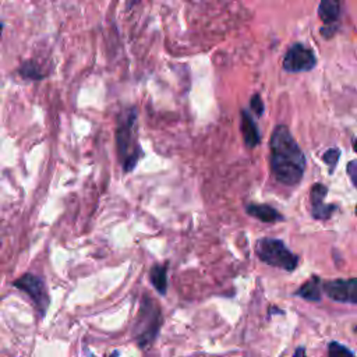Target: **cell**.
I'll return each mask as SVG.
<instances>
[{
	"label": "cell",
	"mask_w": 357,
	"mask_h": 357,
	"mask_svg": "<svg viewBox=\"0 0 357 357\" xmlns=\"http://www.w3.org/2000/svg\"><path fill=\"white\" fill-rule=\"evenodd\" d=\"M326 194H328V188L321 183H315L311 187L310 199H311V206H312V216L315 219H319V220L329 219L337 208L335 204H329V205L324 204Z\"/></svg>",
	"instance_id": "ba28073f"
},
{
	"label": "cell",
	"mask_w": 357,
	"mask_h": 357,
	"mask_svg": "<svg viewBox=\"0 0 357 357\" xmlns=\"http://www.w3.org/2000/svg\"><path fill=\"white\" fill-rule=\"evenodd\" d=\"M106 357H119V353H117V351H114L113 354H109V356H106Z\"/></svg>",
	"instance_id": "44dd1931"
},
{
	"label": "cell",
	"mask_w": 357,
	"mask_h": 357,
	"mask_svg": "<svg viewBox=\"0 0 357 357\" xmlns=\"http://www.w3.org/2000/svg\"><path fill=\"white\" fill-rule=\"evenodd\" d=\"M135 117H137V113L134 109H131L119 123V127L116 131L117 151H119V156L121 159L124 172H131L141 158L139 156L141 148L135 142V135H134Z\"/></svg>",
	"instance_id": "3957f363"
},
{
	"label": "cell",
	"mask_w": 357,
	"mask_h": 357,
	"mask_svg": "<svg viewBox=\"0 0 357 357\" xmlns=\"http://www.w3.org/2000/svg\"><path fill=\"white\" fill-rule=\"evenodd\" d=\"M325 294L339 303H350L357 305V278L335 279L325 282L322 286Z\"/></svg>",
	"instance_id": "52a82bcc"
},
{
	"label": "cell",
	"mask_w": 357,
	"mask_h": 357,
	"mask_svg": "<svg viewBox=\"0 0 357 357\" xmlns=\"http://www.w3.org/2000/svg\"><path fill=\"white\" fill-rule=\"evenodd\" d=\"M356 215H357V206H356Z\"/></svg>",
	"instance_id": "7402d4cb"
},
{
	"label": "cell",
	"mask_w": 357,
	"mask_h": 357,
	"mask_svg": "<svg viewBox=\"0 0 357 357\" xmlns=\"http://www.w3.org/2000/svg\"><path fill=\"white\" fill-rule=\"evenodd\" d=\"M162 312L159 305L148 296H144L134 324V339L141 349H148L159 335Z\"/></svg>",
	"instance_id": "7a4b0ae2"
},
{
	"label": "cell",
	"mask_w": 357,
	"mask_h": 357,
	"mask_svg": "<svg viewBox=\"0 0 357 357\" xmlns=\"http://www.w3.org/2000/svg\"><path fill=\"white\" fill-rule=\"evenodd\" d=\"M293 357H307V353H305V349L303 346H298L296 350H294V354Z\"/></svg>",
	"instance_id": "d6986e66"
},
{
	"label": "cell",
	"mask_w": 357,
	"mask_h": 357,
	"mask_svg": "<svg viewBox=\"0 0 357 357\" xmlns=\"http://www.w3.org/2000/svg\"><path fill=\"white\" fill-rule=\"evenodd\" d=\"M166 266L165 265H153L149 271V279L153 287L159 294H166L167 289V276H166Z\"/></svg>",
	"instance_id": "4fadbf2b"
},
{
	"label": "cell",
	"mask_w": 357,
	"mask_h": 357,
	"mask_svg": "<svg viewBox=\"0 0 357 357\" xmlns=\"http://www.w3.org/2000/svg\"><path fill=\"white\" fill-rule=\"evenodd\" d=\"M319 278L312 276L310 280L303 283L300 289L296 291V296L308 300V301H319L321 300V287Z\"/></svg>",
	"instance_id": "7c38bea8"
},
{
	"label": "cell",
	"mask_w": 357,
	"mask_h": 357,
	"mask_svg": "<svg viewBox=\"0 0 357 357\" xmlns=\"http://www.w3.org/2000/svg\"><path fill=\"white\" fill-rule=\"evenodd\" d=\"M317 57L314 52L303 43H293L284 54L283 68L289 73L310 71L315 67Z\"/></svg>",
	"instance_id": "8992f818"
},
{
	"label": "cell",
	"mask_w": 357,
	"mask_h": 357,
	"mask_svg": "<svg viewBox=\"0 0 357 357\" xmlns=\"http://www.w3.org/2000/svg\"><path fill=\"white\" fill-rule=\"evenodd\" d=\"M353 142H354V145H353V146H354V151L357 152V138H354V139H353Z\"/></svg>",
	"instance_id": "ffe728a7"
},
{
	"label": "cell",
	"mask_w": 357,
	"mask_h": 357,
	"mask_svg": "<svg viewBox=\"0 0 357 357\" xmlns=\"http://www.w3.org/2000/svg\"><path fill=\"white\" fill-rule=\"evenodd\" d=\"M13 286L29 296V298L32 300L39 317L43 318L46 315L47 307L50 304V298H49L46 284L39 276L32 275V273H25L22 276H20L13 283Z\"/></svg>",
	"instance_id": "5b68a950"
},
{
	"label": "cell",
	"mask_w": 357,
	"mask_h": 357,
	"mask_svg": "<svg viewBox=\"0 0 357 357\" xmlns=\"http://www.w3.org/2000/svg\"><path fill=\"white\" fill-rule=\"evenodd\" d=\"M250 106H251V109L254 110V113H255L257 116H261V114L264 113V102H262V99H261V96H259L258 93H255V95L251 96Z\"/></svg>",
	"instance_id": "e0dca14e"
},
{
	"label": "cell",
	"mask_w": 357,
	"mask_h": 357,
	"mask_svg": "<svg viewBox=\"0 0 357 357\" xmlns=\"http://www.w3.org/2000/svg\"><path fill=\"white\" fill-rule=\"evenodd\" d=\"M318 15L325 25H333L340 15V4L336 0H322L318 6Z\"/></svg>",
	"instance_id": "8fae6325"
},
{
	"label": "cell",
	"mask_w": 357,
	"mask_h": 357,
	"mask_svg": "<svg viewBox=\"0 0 357 357\" xmlns=\"http://www.w3.org/2000/svg\"><path fill=\"white\" fill-rule=\"evenodd\" d=\"M257 257L266 265L280 268L284 271H294L298 264L297 255H294L282 240L264 237L255 244Z\"/></svg>",
	"instance_id": "277c9868"
},
{
	"label": "cell",
	"mask_w": 357,
	"mask_h": 357,
	"mask_svg": "<svg viewBox=\"0 0 357 357\" xmlns=\"http://www.w3.org/2000/svg\"><path fill=\"white\" fill-rule=\"evenodd\" d=\"M339 156H340V151L337 148H329L322 155V160L326 163V166L329 167L331 173H333V170H335V167H336V165L339 162Z\"/></svg>",
	"instance_id": "9a60e30c"
},
{
	"label": "cell",
	"mask_w": 357,
	"mask_h": 357,
	"mask_svg": "<svg viewBox=\"0 0 357 357\" xmlns=\"http://www.w3.org/2000/svg\"><path fill=\"white\" fill-rule=\"evenodd\" d=\"M241 114V124H240V128H241V132H243V138H244V142L248 148H254L259 144V131H258V127L257 124L254 123L251 114L243 109L240 112Z\"/></svg>",
	"instance_id": "9c48e42d"
},
{
	"label": "cell",
	"mask_w": 357,
	"mask_h": 357,
	"mask_svg": "<svg viewBox=\"0 0 357 357\" xmlns=\"http://www.w3.org/2000/svg\"><path fill=\"white\" fill-rule=\"evenodd\" d=\"M245 211L250 216H254L262 222L275 223L278 220H283V216L275 208L265 204H250L245 206Z\"/></svg>",
	"instance_id": "30bf717a"
},
{
	"label": "cell",
	"mask_w": 357,
	"mask_h": 357,
	"mask_svg": "<svg viewBox=\"0 0 357 357\" xmlns=\"http://www.w3.org/2000/svg\"><path fill=\"white\" fill-rule=\"evenodd\" d=\"M328 356L329 357H354L353 351L339 342H331L328 344Z\"/></svg>",
	"instance_id": "5bb4252c"
},
{
	"label": "cell",
	"mask_w": 357,
	"mask_h": 357,
	"mask_svg": "<svg viewBox=\"0 0 357 357\" xmlns=\"http://www.w3.org/2000/svg\"><path fill=\"white\" fill-rule=\"evenodd\" d=\"M271 170L275 178L284 185H296L305 170V158L298 144L284 124H278L271 135Z\"/></svg>",
	"instance_id": "6da1fadb"
},
{
	"label": "cell",
	"mask_w": 357,
	"mask_h": 357,
	"mask_svg": "<svg viewBox=\"0 0 357 357\" xmlns=\"http://www.w3.org/2000/svg\"><path fill=\"white\" fill-rule=\"evenodd\" d=\"M21 74L26 78H32V79H40L42 74L38 71V67L33 63H25L21 67Z\"/></svg>",
	"instance_id": "2e32d148"
},
{
	"label": "cell",
	"mask_w": 357,
	"mask_h": 357,
	"mask_svg": "<svg viewBox=\"0 0 357 357\" xmlns=\"http://www.w3.org/2000/svg\"><path fill=\"white\" fill-rule=\"evenodd\" d=\"M346 172L351 180V184L357 188V160H350L347 163V167H346Z\"/></svg>",
	"instance_id": "ac0fdd59"
}]
</instances>
